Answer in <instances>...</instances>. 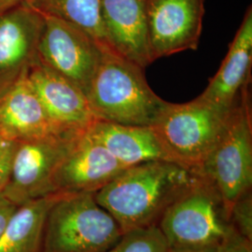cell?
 I'll list each match as a JSON object with an SVG mask.
<instances>
[{
  "instance_id": "obj_1",
  "label": "cell",
  "mask_w": 252,
  "mask_h": 252,
  "mask_svg": "<svg viewBox=\"0 0 252 252\" xmlns=\"http://www.w3.org/2000/svg\"><path fill=\"white\" fill-rule=\"evenodd\" d=\"M200 172L169 161L127 167L94 193L100 207L115 219L123 233L158 226L167 208L198 180Z\"/></svg>"
},
{
  "instance_id": "obj_2",
  "label": "cell",
  "mask_w": 252,
  "mask_h": 252,
  "mask_svg": "<svg viewBox=\"0 0 252 252\" xmlns=\"http://www.w3.org/2000/svg\"><path fill=\"white\" fill-rule=\"evenodd\" d=\"M97 120L127 126H152L166 101L149 86L144 68L104 49L87 94Z\"/></svg>"
},
{
  "instance_id": "obj_3",
  "label": "cell",
  "mask_w": 252,
  "mask_h": 252,
  "mask_svg": "<svg viewBox=\"0 0 252 252\" xmlns=\"http://www.w3.org/2000/svg\"><path fill=\"white\" fill-rule=\"evenodd\" d=\"M230 109L200 96L183 104L165 102L150 126L172 162L199 172L223 132Z\"/></svg>"
},
{
  "instance_id": "obj_4",
  "label": "cell",
  "mask_w": 252,
  "mask_h": 252,
  "mask_svg": "<svg viewBox=\"0 0 252 252\" xmlns=\"http://www.w3.org/2000/svg\"><path fill=\"white\" fill-rule=\"evenodd\" d=\"M94 193H62L47 213L42 252H103L117 242L124 233Z\"/></svg>"
},
{
  "instance_id": "obj_5",
  "label": "cell",
  "mask_w": 252,
  "mask_h": 252,
  "mask_svg": "<svg viewBox=\"0 0 252 252\" xmlns=\"http://www.w3.org/2000/svg\"><path fill=\"white\" fill-rule=\"evenodd\" d=\"M158 227L171 251L217 250L233 229L216 186L201 173L195 184L167 208Z\"/></svg>"
},
{
  "instance_id": "obj_6",
  "label": "cell",
  "mask_w": 252,
  "mask_h": 252,
  "mask_svg": "<svg viewBox=\"0 0 252 252\" xmlns=\"http://www.w3.org/2000/svg\"><path fill=\"white\" fill-rule=\"evenodd\" d=\"M199 172L219 190L228 214L234 202L252 188V109L250 83L229 111L223 132Z\"/></svg>"
},
{
  "instance_id": "obj_7",
  "label": "cell",
  "mask_w": 252,
  "mask_h": 252,
  "mask_svg": "<svg viewBox=\"0 0 252 252\" xmlns=\"http://www.w3.org/2000/svg\"><path fill=\"white\" fill-rule=\"evenodd\" d=\"M80 135H49L19 141L3 194L19 207L54 193V175Z\"/></svg>"
},
{
  "instance_id": "obj_8",
  "label": "cell",
  "mask_w": 252,
  "mask_h": 252,
  "mask_svg": "<svg viewBox=\"0 0 252 252\" xmlns=\"http://www.w3.org/2000/svg\"><path fill=\"white\" fill-rule=\"evenodd\" d=\"M103 50L81 28L61 19L44 15L37 49L38 60L72 82L86 96Z\"/></svg>"
},
{
  "instance_id": "obj_9",
  "label": "cell",
  "mask_w": 252,
  "mask_h": 252,
  "mask_svg": "<svg viewBox=\"0 0 252 252\" xmlns=\"http://www.w3.org/2000/svg\"><path fill=\"white\" fill-rule=\"evenodd\" d=\"M204 16L205 0H147L153 62L187 50H196Z\"/></svg>"
},
{
  "instance_id": "obj_10",
  "label": "cell",
  "mask_w": 252,
  "mask_h": 252,
  "mask_svg": "<svg viewBox=\"0 0 252 252\" xmlns=\"http://www.w3.org/2000/svg\"><path fill=\"white\" fill-rule=\"evenodd\" d=\"M27 78L58 134L80 135L97 121L85 94L38 59Z\"/></svg>"
},
{
  "instance_id": "obj_11",
  "label": "cell",
  "mask_w": 252,
  "mask_h": 252,
  "mask_svg": "<svg viewBox=\"0 0 252 252\" xmlns=\"http://www.w3.org/2000/svg\"><path fill=\"white\" fill-rule=\"evenodd\" d=\"M44 15L27 3L0 14V94L37 61Z\"/></svg>"
},
{
  "instance_id": "obj_12",
  "label": "cell",
  "mask_w": 252,
  "mask_h": 252,
  "mask_svg": "<svg viewBox=\"0 0 252 252\" xmlns=\"http://www.w3.org/2000/svg\"><path fill=\"white\" fill-rule=\"evenodd\" d=\"M126 168L89 134L87 129L78 136L55 173L53 180L54 191L96 192Z\"/></svg>"
},
{
  "instance_id": "obj_13",
  "label": "cell",
  "mask_w": 252,
  "mask_h": 252,
  "mask_svg": "<svg viewBox=\"0 0 252 252\" xmlns=\"http://www.w3.org/2000/svg\"><path fill=\"white\" fill-rule=\"evenodd\" d=\"M101 16L108 49L144 69L153 63L147 0H102Z\"/></svg>"
},
{
  "instance_id": "obj_14",
  "label": "cell",
  "mask_w": 252,
  "mask_h": 252,
  "mask_svg": "<svg viewBox=\"0 0 252 252\" xmlns=\"http://www.w3.org/2000/svg\"><path fill=\"white\" fill-rule=\"evenodd\" d=\"M27 72L0 94V135L17 142L61 135L55 131Z\"/></svg>"
},
{
  "instance_id": "obj_15",
  "label": "cell",
  "mask_w": 252,
  "mask_h": 252,
  "mask_svg": "<svg viewBox=\"0 0 252 252\" xmlns=\"http://www.w3.org/2000/svg\"><path fill=\"white\" fill-rule=\"evenodd\" d=\"M252 62V9L250 6L220 67L199 96L220 108L230 109L244 86L251 83Z\"/></svg>"
},
{
  "instance_id": "obj_16",
  "label": "cell",
  "mask_w": 252,
  "mask_h": 252,
  "mask_svg": "<svg viewBox=\"0 0 252 252\" xmlns=\"http://www.w3.org/2000/svg\"><path fill=\"white\" fill-rule=\"evenodd\" d=\"M88 132L126 167L152 161L172 162L151 126L97 120L88 128Z\"/></svg>"
},
{
  "instance_id": "obj_17",
  "label": "cell",
  "mask_w": 252,
  "mask_h": 252,
  "mask_svg": "<svg viewBox=\"0 0 252 252\" xmlns=\"http://www.w3.org/2000/svg\"><path fill=\"white\" fill-rule=\"evenodd\" d=\"M63 192H54L19 206L0 235V252H42L49 209Z\"/></svg>"
},
{
  "instance_id": "obj_18",
  "label": "cell",
  "mask_w": 252,
  "mask_h": 252,
  "mask_svg": "<svg viewBox=\"0 0 252 252\" xmlns=\"http://www.w3.org/2000/svg\"><path fill=\"white\" fill-rule=\"evenodd\" d=\"M102 0H30L27 4L44 15L54 16L82 29L102 49H108L101 16Z\"/></svg>"
},
{
  "instance_id": "obj_19",
  "label": "cell",
  "mask_w": 252,
  "mask_h": 252,
  "mask_svg": "<svg viewBox=\"0 0 252 252\" xmlns=\"http://www.w3.org/2000/svg\"><path fill=\"white\" fill-rule=\"evenodd\" d=\"M169 246L158 226L124 233L117 242L103 252H168Z\"/></svg>"
},
{
  "instance_id": "obj_20",
  "label": "cell",
  "mask_w": 252,
  "mask_h": 252,
  "mask_svg": "<svg viewBox=\"0 0 252 252\" xmlns=\"http://www.w3.org/2000/svg\"><path fill=\"white\" fill-rule=\"evenodd\" d=\"M230 222L234 229L252 241V192L247 191L237 199L230 209Z\"/></svg>"
},
{
  "instance_id": "obj_21",
  "label": "cell",
  "mask_w": 252,
  "mask_h": 252,
  "mask_svg": "<svg viewBox=\"0 0 252 252\" xmlns=\"http://www.w3.org/2000/svg\"><path fill=\"white\" fill-rule=\"evenodd\" d=\"M17 144V141L0 135V194H3L9 183Z\"/></svg>"
},
{
  "instance_id": "obj_22",
  "label": "cell",
  "mask_w": 252,
  "mask_h": 252,
  "mask_svg": "<svg viewBox=\"0 0 252 252\" xmlns=\"http://www.w3.org/2000/svg\"><path fill=\"white\" fill-rule=\"evenodd\" d=\"M217 252H252V241L244 237L233 227L217 248Z\"/></svg>"
},
{
  "instance_id": "obj_23",
  "label": "cell",
  "mask_w": 252,
  "mask_h": 252,
  "mask_svg": "<svg viewBox=\"0 0 252 252\" xmlns=\"http://www.w3.org/2000/svg\"><path fill=\"white\" fill-rule=\"evenodd\" d=\"M18 206L12 203L4 194H0V235L9 222L10 217L15 212Z\"/></svg>"
},
{
  "instance_id": "obj_24",
  "label": "cell",
  "mask_w": 252,
  "mask_h": 252,
  "mask_svg": "<svg viewBox=\"0 0 252 252\" xmlns=\"http://www.w3.org/2000/svg\"><path fill=\"white\" fill-rule=\"evenodd\" d=\"M30 0H0V14L22 4L28 3Z\"/></svg>"
},
{
  "instance_id": "obj_25",
  "label": "cell",
  "mask_w": 252,
  "mask_h": 252,
  "mask_svg": "<svg viewBox=\"0 0 252 252\" xmlns=\"http://www.w3.org/2000/svg\"><path fill=\"white\" fill-rule=\"evenodd\" d=\"M168 252H217V250H201V251H169Z\"/></svg>"
}]
</instances>
